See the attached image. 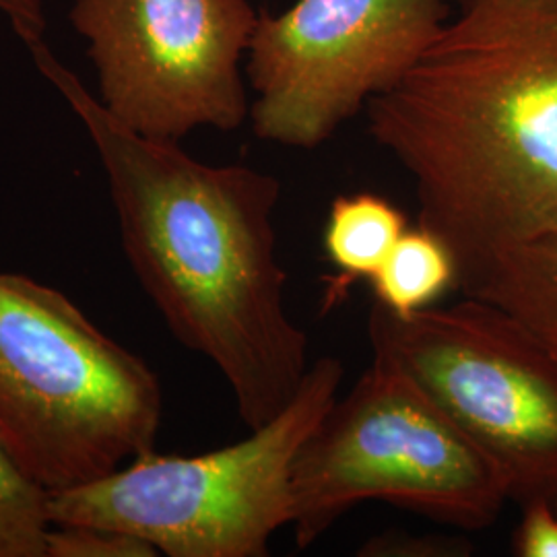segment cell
<instances>
[{"instance_id":"obj_3","label":"cell","mask_w":557,"mask_h":557,"mask_svg":"<svg viewBox=\"0 0 557 557\" xmlns=\"http://www.w3.org/2000/svg\"><path fill=\"white\" fill-rule=\"evenodd\" d=\"M156 372L62 292L0 271V444L41 490L106 478L156 448Z\"/></svg>"},{"instance_id":"obj_12","label":"cell","mask_w":557,"mask_h":557,"mask_svg":"<svg viewBox=\"0 0 557 557\" xmlns=\"http://www.w3.org/2000/svg\"><path fill=\"white\" fill-rule=\"evenodd\" d=\"M48 492L0 444V557H46Z\"/></svg>"},{"instance_id":"obj_8","label":"cell","mask_w":557,"mask_h":557,"mask_svg":"<svg viewBox=\"0 0 557 557\" xmlns=\"http://www.w3.org/2000/svg\"><path fill=\"white\" fill-rule=\"evenodd\" d=\"M103 108L143 137L236 131L250 116L242 77L259 15L248 0H77Z\"/></svg>"},{"instance_id":"obj_5","label":"cell","mask_w":557,"mask_h":557,"mask_svg":"<svg viewBox=\"0 0 557 557\" xmlns=\"http://www.w3.org/2000/svg\"><path fill=\"white\" fill-rule=\"evenodd\" d=\"M343 363L319 358L298 395L248 438L195 457L156 448L87 485L48 494L52 524L119 529L170 557H264L292 522L299 448L337 400Z\"/></svg>"},{"instance_id":"obj_17","label":"cell","mask_w":557,"mask_h":557,"mask_svg":"<svg viewBox=\"0 0 557 557\" xmlns=\"http://www.w3.org/2000/svg\"><path fill=\"white\" fill-rule=\"evenodd\" d=\"M554 506H556V510H557V499H556V502H554Z\"/></svg>"},{"instance_id":"obj_4","label":"cell","mask_w":557,"mask_h":557,"mask_svg":"<svg viewBox=\"0 0 557 557\" xmlns=\"http://www.w3.org/2000/svg\"><path fill=\"white\" fill-rule=\"evenodd\" d=\"M388 502L460 531H483L508 479L397 363L376 356L299 448L292 522L299 549L363 502Z\"/></svg>"},{"instance_id":"obj_6","label":"cell","mask_w":557,"mask_h":557,"mask_svg":"<svg viewBox=\"0 0 557 557\" xmlns=\"http://www.w3.org/2000/svg\"><path fill=\"white\" fill-rule=\"evenodd\" d=\"M368 338L498 465L512 502H556L557 358L527 326L465 296L409 317L374 304Z\"/></svg>"},{"instance_id":"obj_7","label":"cell","mask_w":557,"mask_h":557,"mask_svg":"<svg viewBox=\"0 0 557 557\" xmlns=\"http://www.w3.org/2000/svg\"><path fill=\"white\" fill-rule=\"evenodd\" d=\"M448 20V0H296L259 15L246 62L255 135L320 147L400 79Z\"/></svg>"},{"instance_id":"obj_15","label":"cell","mask_w":557,"mask_h":557,"mask_svg":"<svg viewBox=\"0 0 557 557\" xmlns=\"http://www.w3.org/2000/svg\"><path fill=\"white\" fill-rule=\"evenodd\" d=\"M0 15L11 23L15 34L27 46L44 38L46 17L40 0H0Z\"/></svg>"},{"instance_id":"obj_10","label":"cell","mask_w":557,"mask_h":557,"mask_svg":"<svg viewBox=\"0 0 557 557\" xmlns=\"http://www.w3.org/2000/svg\"><path fill=\"white\" fill-rule=\"evenodd\" d=\"M462 296L498 306L557 358V232L502 255Z\"/></svg>"},{"instance_id":"obj_9","label":"cell","mask_w":557,"mask_h":557,"mask_svg":"<svg viewBox=\"0 0 557 557\" xmlns=\"http://www.w3.org/2000/svg\"><path fill=\"white\" fill-rule=\"evenodd\" d=\"M409 221L393 200L374 193L338 195L324 225V255L333 273L324 278V310L349 296L358 281H368L407 232Z\"/></svg>"},{"instance_id":"obj_2","label":"cell","mask_w":557,"mask_h":557,"mask_svg":"<svg viewBox=\"0 0 557 557\" xmlns=\"http://www.w3.org/2000/svg\"><path fill=\"white\" fill-rule=\"evenodd\" d=\"M405 168L419 225L462 292L502 255L557 232V7L460 0L409 71L366 106Z\"/></svg>"},{"instance_id":"obj_16","label":"cell","mask_w":557,"mask_h":557,"mask_svg":"<svg viewBox=\"0 0 557 557\" xmlns=\"http://www.w3.org/2000/svg\"><path fill=\"white\" fill-rule=\"evenodd\" d=\"M524 2H539V4H554V7H557V0H524Z\"/></svg>"},{"instance_id":"obj_1","label":"cell","mask_w":557,"mask_h":557,"mask_svg":"<svg viewBox=\"0 0 557 557\" xmlns=\"http://www.w3.org/2000/svg\"><path fill=\"white\" fill-rule=\"evenodd\" d=\"M27 48L94 143L124 255L172 335L220 370L248 430L277 418L310 370L308 337L287 312V273L277 259L278 180L202 163L178 140L143 137L44 41Z\"/></svg>"},{"instance_id":"obj_11","label":"cell","mask_w":557,"mask_h":557,"mask_svg":"<svg viewBox=\"0 0 557 557\" xmlns=\"http://www.w3.org/2000/svg\"><path fill=\"white\" fill-rule=\"evenodd\" d=\"M368 281L374 304L397 317H409L436 306L458 287L457 259L444 239L418 223L407 227Z\"/></svg>"},{"instance_id":"obj_13","label":"cell","mask_w":557,"mask_h":557,"mask_svg":"<svg viewBox=\"0 0 557 557\" xmlns=\"http://www.w3.org/2000/svg\"><path fill=\"white\" fill-rule=\"evenodd\" d=\"M160 552L131 533L91 524H52L46 557H153Z\"/></svg>"},{"instance_id":"obj_14","label":"cell","mask_w":557,"mask_h":557,"mask_svg":"<svg viewBox=\"0 0 557 557\" xmlns=\"http://www.w3.org/2000/svg\"><path fill=\"white\" fill-rule=\"evenodd\" d=\"M512 537L518 557H557V510L547 499L529 502Z\"/></svg>"}]
</instances>
